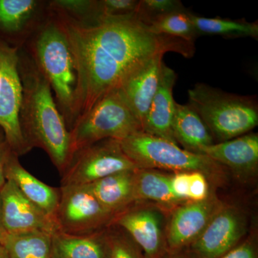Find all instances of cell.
Here are the masks:
<instances>
[{
  "instance_id": "6da1fadb",
  "label": "cell",
  "mask_w": 258,
  "mask_h": 258,
  "mask_svg": "<svg viewBox=\"0 0 258 258\" xmlns=\"http://www.w3.org/2000/svg\"><path fill=\"white\" fill-rule=\"evenodd\" d=\"M52 12L60 20L77 62L76 122L154 56L174 51L189 57L195 50L192 44L181 39L152 33L136 18L88 27Z\"/></svg>"
},
{
  "instance_id": "7a4b0ae2",
  "label": "cell",
  "mask_w": 258,
  "mask_h": 258,
  "mask_svg": "<svg viewBox=\"0 0 258 258\" xmlns=\"http://www.w3.org/2000/svg\"><path fill=\"white\" fill-rule=\"evenodd\" d=\"M18 70L23 86L19 120L24 139L31 150L45 151L62 175L73 157L69 129L50 85L23 47L18 50Z\"/></svg>"
},
{
  "instance_id": "3957f363",
  "label": "cell",
  "mask_w": 258,
  "mask_h": 258,
  "mask_svg": "<svg viewBox=\"0 0 258 258\" xmlns=\"http://www.w3.org/2000/svg\"><path fill=\"white\" fill-rule=\"evenodd\" d=\"M23 48L50 85L59 111L71 132L77 120L79 71L63 27L50 9L46 20Z\"/></svg>"
},
{
  "instance_id": "277c9868",
  "label": "cell",
  "mask_w": 258,
  "mask_h": 258,
  "mask_svg": "<svg viewBox=\"0 0 258 258\" xmlns=\"http://www.w3.org/2000/svg\"><path fill=\"white\" fill-rule=\"evenodd\" d=\"M188 105L200 115L217 143L249 133L258 124L255 96L232 94L197 83L188 91Z\"/></svg>"
},
{
  "instance_id": "5b68a950",
  "label": "cell",
  "mask_w": 258,
  "mask_h": 258,
  "mask_svg": "<svg viewBox=\"0 0 258 258\" xmlns=\"http://www.w3.org/2000/svg\"><path fill=\"white\" fill-rule=\"evenodd\" d=\"M120 143L127 157L139 169L198 171L208 180L215 181H220L225 175L223 166L205 154L188 152L177 144L143 132L134 134Z\"/></svg>"
},
{
  "instance_id": "8992f818",
  "label": "cell",
  "mask_w": 258,
  "mask_h": 258,
  "mask_svg": "<svg viewBox=\"0 0 258 258\" xmlns=\"http://www.w3.org/2000/svg\"><path fill=\"white\" fill-rule=\"evenodd\" d=\"M140 132H143L140 122L119 90H113L97 102L71 129L73 156L78 151L100 141L109 139L122 141Z\"/></svg>"
},
{
  "instance_id": "52a82bcc",
  "label": "cell",
  "mask_w": 258,
  "mask_h": 258,
  "mask_svg": "<svg viewBox=\"0 0 258 258\" xmlns=\"http://www.w3.org/2000/svg\"><path fill=\"white\" fill-rule=\"evenodd\" d=\"M114 218L102 206L88 185L61 186L54 217L57 232L87 235L108 228Z\"/></svg>"
},
{
  "instance_id": "ba28073f",
  "label": "cell",
  "mask_w": 258,
  "mask_h": 258,
  "mask_svg": "<svg viewBox=\"0 0 258 258\" xmlns=\"http://www.w3.org/2000/svg\"><path fill=\"white\" fill-rule=\"evenodd\" d=\"M138 169L123 152L120 141L104 139L75 153L62 174L61 186L88 185L115 173Z\"/></svg>"
},
{
  "instance_id": "9c48e42d",
  "label": "cell",
  "mask_w": 258,
  "mask_h": 258,
  "mask_svg": "<svg viewBox=\"0 0 258 258\" xmlns=\"http://www.w3.org/2000/svg\"><path fill=\"white\" fill-rule=\"evenodd\" d=\"M23 86L18 70V49L0 40V128L12 152L18 157L31 151L20 127Z\"/></svg>"
},
{
  "instance_id": "30bf717a",
  "label": "cell",
  "mask_w": 258,
  "mask_h": 258,
  "mask_svg": "<svg viewBox=\"0 0 258 258\" xmlns=\"http://www.w3.org/2000/svg\"><path fill=\"white\" fill-rule=\"evenodd\" d=\"M166 211L157 205L137 203L116 215L111 225L123 229L146 258H164L169 254L166 243Z\"/></svg>"
},
{
  "instance_id": "8fae6325",
  "label": "cell",
  "mask_w": 258,
  "mask_h": 258,
  "mask_svg": "<svg viewBox=\"0 0 258 258\" xmlns=\"http://www.w3.org/2000/svg\"><path fill=\"white\" fill-rule=\"evenodd\" d=\"M248 228L244 211L222 205L205 230L190 245L191 258H220L237 246Z\"/></svg>"
},
{
  "instance_id": "7c38bea8",
  "label": "cell",
  "mask_w": 258,
  "mask_h": 258,
  "mask_svg": "<svg viewBox=\"0 0 258 258\" xmlns=\"http://www.w3.org/2000/svg\"><path fill=\"white\" fill-rule=\"evenodd\" d=\"M49 13V0H0V40L22 48Z\"/></svg>"
},
{
  "instance_id": "4fadbf2b",
  "label": "cell",
  "mask_w": 258,
  "mask_h": 258,
  "mask_svg": "<svg viewBox=\"0 0 258 258\" xmlns=\"http://www.w3.org/2000/svg\"><path fill=\"white\" fill-rule=\"evenodd\" d=\"M222 205L210 195L203 201H187L173 209L166 229L169 253L179 252L195 242Z\"/></svg>"
},
{
  "instance_id": "5bb4252c",
  "label": "cell",
  "mask_w": 258,
  "mask_h": 258,
  "mask_svg": "<svg viewBox=\"0 0 258 258\" xmlns=\"http://www.w3.org/2000/svg\"><path fill=\"white\" fill-rule=\"evenodd\" d=\"M2 219L7 234L42 231L54 235L57 232L53 218L34 205L11 180L0 189Z\"/></svg>"
},
{
  "instance_id": "9a60e30c",
  "label": "cell",
  "mask_w": 258,
  "mask_h": 258,
  "mask_svg": "<svg viewBox=\"0 0 258 258\" xmlns=\"http://www.w3.org/2000/svg\"><path fill=\"white\" fill-rule=\"evenodd\" d=\"M164 55L160 53L154 56L131 74L118 88L142 127L160 83Z\"/></svg>"
},
{
  "instance_id": "2e32d148",
  "label": "cell",
  "mask_w": 258,
  "mask_h": 258,
  "mask_svg": "<svg viewBox=\"0 0 258 258\" xmlns=\"http://www.w3.org/2000/svg\"><path fill=\"white\" fill-rule=\"evenodd\" d=\"M176 79V73L164 63L160 83L151 102L142 124V131L144 133L165 139L178 145L172 130L176 103L173 98V89Z\"/></svg>"
},
{
  "instance_id": "e0dca14e",
  "label": "cell",
  "mask_w": 258,
  "mask_h": 258,
  "mask_svg": "<svg viewBox=\"0 0 258 258\" xmlns=\"http://www.w3.org/2000/svg\"><path fill=\"white\" fill-rule=\"evenodd\" d=\"M205 154L237 175H251L257 170L258 135L247 133L226 142L204 148Z\"/></svg>"
},
{
  "instance_id": "ac0fdd59",
  "label": "cell",
  "mask_w": 258,
  "mask_h": 258,
  "mask_svg": "<svg viewBox=\"0 0 258 258\" xmlns=\"http://www.w3.org/2000/svg\"><path fill=\"white\" fill-rule=\"evenodd\" d=\"M5 177L13 181L25 198L54 219L60 200V189L45 184L30 174L13 152L7 161Z\"/></svg>"
},
{
  "instance_id": "d6986e66",
  "label": "cell",
  "mask_w": 258,
  "mask_h": 258,
  "mask_svg": "<svg viewBox=\"0 0 258 258\" xmlns=\"http://www.w3.org/2000/svg\"><path fill=\"white\" fill-rule=\"evenodd\" d=\"M137 170L115 173L88 184V187L102 206L115 217L137 203Z\"/></svg>"
},
{
  "instance_id": "ffe728a7",
  "label": "cell",
  "mask_w": 258,
  "mask_h": 258,
  "mask_svg": "<svg viewBox=\"0 0 258 258\" xmlns=\"http://www.w3.org/2000/svg\"><path fill=\"white\" fill-rule=\"evenodd\" d=\"M54 258H110L111 244L108 228L87 235H52Z\"/></svg>"
},
{
  "instance_id": "44dd1931",
  "label": "cell",
  "mask_w": 258,
  "mask_h": 258,
  "mask_svg": "<svg viewBox=\"0 0 258 258\" xmlns=\"http://www.w3.org/2000/svg\"><path fill=\"white\" fill-rule=\"evenodd\" d=\"M172 130L176 142L188 152L201 154L202 149L215 143L200 115L188 104L176 102Z\"/></svg>"
},
{
  "instance_id": "7402d4cb",
  "label": "cell",
  "mask_w": 258,
  "mask_h": 258,
  "mask_svg": "<svg viewBox=\"0 0 258 258\" xmlns=\"http://www.w3.org/2000/svg\"><path fill=\"white\" fill-rule=\"evenodd\" d=\"M137 203L151 202L166 210H172L187 201L176 196L171 187V176L154 170L138 169L135 172Z\"/></svg>"
},
{
  "instance_id": "603a6c76",
  "label": "cell",
  "mask_w": 258,
  "mask_h": 258,
  "mask_svg": "<svg viewBox=\"0 0 258 258\" xmlns=\"http://www.w3.org/2000/svg\"><path fill=\"white\" fill-rule=\"evenodd\" d=\"M52 235L42 231L8 234L3 244L9 258H53Z\"/></svg>"
},
{
  "instance_id": "cb8c5ba5",
  "label": "cell",
  "mask_w": 258,
  "mask_h": 258,
  "mask_svg": "<svg viewBox=\"0 0 258 258\" xmlns=\"http://www.w3.org/2000/svg\"><path fill=\"white\" fill-rule=\"evenodd\" d=\"M191 20L198 35H217L225 38L252 37L257 39V21L249 23L244 19L231 20L221 18H205L191 14Z\"/></svg>"
},
{
  "instance_id": "d4e9b609",
  "label": "cell",
  "mask_w": 258,
  "mask_h": 258,
  "mask_svg": "<svg viewBox=\"0 0 258 258\" xmlns=\"http://www.w3.org/2000/svg\"><path fill=\"white\" fill-rule=\"evenodd\" d=\"M147 28L155 35L175 37L192 45L198 37L191 20V13L186 8L163 15L151 22Z\"/></svg>"
},
{
  "instance_id": "484cf974",
  "label": "cell",
  "mask_w": 258,
  "mask_h": 258,
  "mask_svg": "<svg viewBox=\"0 0 258 258\" xmlns=\"http://www.w3.org/2000/svg\"><path fill=\"white\" fill-rule=\"evenodd\" d=\"M52 11L82 26L103 23L98 0H49Z\"/></svg>"
},
{
  "instance_id": "4316f807",
  "label": "cell",
  "mask_w": 258,
  "mask_h": 258,
  "mask_svg": "<svg viewBox=\"0 0 258 258\" xmlns=\"http://www.w3.org/2000/svg\"><path fill=\"white\" fill-rule=\"evenodd\" d=\"M111 244L110 258H146L138 245L123 229L115 225L108 227Z\"/></svg>"
},
{
  "instance_id": "83f0119b",
  "label": "cell",
  "mask_w": 258,
  "mask_h": 258,
  "mask_svg": "<svg viewBox=\"0 0 258 258\" xmlns=\"http://www.w3.org/2000/svg\"><path fill=\"white\" fill-rule=\"evenodd\" d=\"M184 9L182 3L178 0H142L139 2L136 18L147 26L163 15Z\"/></svg>"
},
{
  "instance_id": "f1b7e54d",
  "label": "cell",
  "mask_w": 258,
  "mask_h": 258,
  "mask_svg": "<svg viewBox=\"0 0 258 258\" xmlns=\"http://www.w3.org/2000/svg\"><path fill=\"white\" fill-rule=\"evenodd\" d=\"M103 23L111 20L136 18L137 0H98Z\"/></svg>"
},
{
  "instance_id": "f546056e",
  "label": "cell",
  "mask_w": 258,
  "mask_h": 258,
  "mask_svg": "<svg viewBox=\"0 0 258 258\" xmlns=\"http://www.w3.org/2000/svg\"><path fill=\"white\" fill-rule=\"evenodd\" d=\"M208 181L207 176L203 173L198 171L189 172V201H203L208 198L210 195Z\"/></svg>"
},
{
  "instance_id": "4dcf8cb0",
  "label": "cell",
  "mask_w": 258,
  "mask_h": 258,
  "mask_svg": "<svg viewBox=\"0 0 258 258\" xmlns=\"http://www.w3.org/2000/svg\"><path fill=\"white\" fill-rule=\"evenodd\" d=\"M220 258H257L255 239L249 237Z\"/></svg>"
},
{
  "instance_id": "1f68e13d",
  "label": "cell",
  "mask_w": 258,
  "mask_h": 258,
  "mask_svg": "<svg viewBox=\"0 0 258 258\" xmlns=\"http://www.w3.org/2000/svg\"><path fill=\"white\" fill-rule=\"evenodd\" d=\"M189 172H175L171 176L173 191L184 201L189 200Z\"/></svg>"
},
{
  "instance_id": "d6a6232c",
  "label": "cell",
  "mask_w": 258,
  "mask_h": 258,
  "mask_svg": "<svg viewBox=\"0 0 258 258\" xmlns=\"http://www.w3.org/2000/svg\"><path fill=\"white\" fill-rule=\"evenodd\" d=\"M11 152L12 150L5 139L4 132L0 128V189L6 182L5 166Z\"/></svg>"
},
{
  "instance_id": "836d02e7",
  "label": "cell",
  "mask_w": 258,
  "mask_h": 258,
  "mask_svg": "<svg viewBox=\"0 0 258 258\" xmlns=\"http://www.w3.org/2000/svg\"><path fill=\"white\" fill-rule=\"evenodd\" d=\"M7 235L8 234H7L6 231L5 230L3 223V219H2L1 200H0V243H3Z\"/></svg>"
},
{
  "instance_id": "e575fe53",
  "label": "cell",
  "mask_w": 258,
  "mask_h": 258,
  "mask_svg": "<svg viewBox=\"0 0 258 258\" xmlns=\"http://www.w3.org/2000/svg\"><path fill=\"white\" fill-rule=\"evenodd\" d=\"M0 258H9L8 252L3 244L0 243Z\"/></svg>"
},
{
  "instance_id": "d590c367",
  "label": "cell",
  "mask_w": 258,
  "mask_h": 258,
  "mask_svg": "<svg viewBox=\"0 0 258 258\" xmlns=\"http://www.w3.org/2000/svg\"><path fill=\"white\" fill-rule=\"evenodd\" d=\"M169 258H191L189 255L186 254H183L180 253V252H176V253H172L171 256H169Z\"/></svg>"
},
{
  "instance_id": "8d00e7d4",
  "label": "cell",
  "mask_w": 258,
  "mask_h": 258,
  "mask_svg": "<svg viewBox=\"0 0 258 258\" xmlns=\"http://www.w3.org/2000/svg\"><path fill=\"white\" fill-rule=\"evenodd\" d=\"M54 258V257H53Z\"/></svg>"
}]
</instances>
